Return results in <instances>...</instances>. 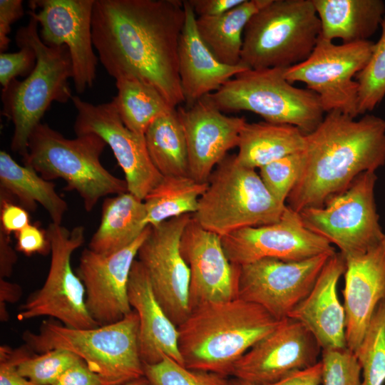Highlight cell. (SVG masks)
I'll return each mask as SVG.
<instances>
[{"instance_id": "obj_1", "label": "cell", "mask_w": 385, "mask_h": 385, "mask_svg": "<svg viewBox=\"0 0 385 385\" xmlns=\"http://www.w3.org/2000/svg\"><path fill=\"white\" fill-rule=\"evenodd\" d=\"M185 21L183 1L95 0L93 46L111 76L149 83L176 108L184 102L178 47Z\"/></svg>"}, {"instance_id": "obj_32", "label": "cell", "mask_w": 385, "mask_h": 385, "mask_svg": "<svg viewBox=\"0 0 385 385\" xmlns=\"http://www.w3.org/2000/svg\"><path fill=\"white\" fill-rule=\"evenodd\" d=\"M207 185L190 175L163 176L143 200L148 225L155 227L174 217L194 215Z\"/></svg>"}, {"instance_id": "obj_14", "label": "cell", "mask_w": 385, "mask_h": 385, "mask_svg": "<svg viewBox=\"0 0 385 385\" xmlns=\"http://www.w3.org/2000/svg\"><path fill=\"white\" fill-rule=\"evenodd\" d=\"M192 216L184 215L155 227L150 226L137 255L155 297L178 327L190 313V271L180 245L183 231Z\"/></svg>"}, {"instance_id": "obj_16", "label": "cell", "mask_w": 385, "mask_h": 385, "mask_svg": "<svg viewBox=\"0 0 385 385\" xmlns=\"http://www.w3.org/2000/svg\"><path fill=\"white\" fill-rule=\"evenodd\" d=\"M95 0L30 1L29 16L41 29V41L48 46H65L73 67V81L78 94L92 87L98 57L94 53L92 18Z\"/></svg>"}, {"instance_id": "obj_42", "label": "cell", "mask_w": 385, "mask_h": 385, "mask_svg": "<svg viewBox=\"0 0 385 385\" xmlns=\"http://www.w3.org/2000/svg\"><path fill=\"white\" fill-rule=\"evenodd\" d=\"M30 224L28 210L6 197H0V229L10 235Z\"/></svg>"}, {"instance_id": "obj_28", "label": "cell", "mask_w": 385, "mask_h": 385, "mask_svg": "<svg viewBox=\"0 0 385 385\" xmlns=\"http://www.w3.org/2000/svg\"><path fill=\"white\" fill-rule=\"evenodd\" d=\"M52 181L43 179L33 168L21 165L6 151L0 152V197L13 198L28 211L40 204L53 223L61 225L67 202L56 191Z\"/></svg>"}, {"instance_id": "obj_10", "label": "cell", "mask_w": 385, "mask_h": 385, "mask_svg": "<svg viewBox=\"0 0 385 385\" xmlns=\"http://www.w3.org/2000/svg\"><path fill=\"white\" fill-rule=\"evenodd\" d=\"M377 179L376 172H364L323 207L302 210L299 213L304 226L335 245L344 257L364 254L379 245L385 233L375 200Z\"/></svg>"}, {"instance_id": "obj_21", "label": "cell", "mask_w": 385, "mask_h": 385, "mask_svg": "<svg viewBox=\"0 0 385 385\" xmlns=\"http://www.w3.org/2000/svg\"><path fill=\"white\" fill-rule=\"evenodd\" d=\"M177 111L186 138L189 175L207 183L227 152L237 147L246 119L226 115L208 96L190 107L180 106Z\"/></svg>"}, {"instance_id": "obj_27", "label": "cell", "mask_w": 385, "mask_h": 385, "mask_svg": "<svg viewBox=\"0 0 385 385\" xmlns=\"http://www.w3.org/2000/svg\"><path fill=\"white\" fill-rule=\"evenodd\" d=\"M148 226L143 200L128 191L107 197L88 248L101 255L112 254L133 242Z\"/></svg>"}, {"instance_id": "obj_15", "label": "cell", "mask_w": 385, "mask_h": 385, "mask_svg": "<svg viewBox=\"0 0 385 385\" xmlns=\"http://www.w3.org/2000/svg\"><path fill=\"white\" fill-rule=\"evenodd\" d=\"M221 241L227 258L236 265L267 258L300 261L337 252L328 240L307 229L299 213L287 205L277 222L235 231L221 237Z\"/></svg>"}, {"instance_id": "obj_41", "label": "cell", "mask_w": 385, "mask_h": 385, "mask_svg": "<svg viewBox=\"0 0 385 385\" xmlns=\"http://www.w3.org/2000/svg\"><path fill=\"white\" fill-rule=\"evenodd\" d=\"M15 235L16 250L27 256L36 253L46 255L51 252L46 230H42L36 225H29L16 232Z\"/></svg>"}, {"instance_id": "obj_46", "label": "cell", "mask_w": 385, "mask_h": 385, "mask_svg": "<svg viewBox=\"0 0 385 385\" xmlns=\"http://www.w3.org/2000/svg\"><path fill=\"white\" fill-rule=\"evenodd\" d=\"M245 0H188L197 17H210L223 14Z\"/></svg>"}, {"instance_id": "obj_13", "label": "cell", "mask_w": 385, "mask_h": 385, "mask_svg": "<svg viewBox=\"0 0 385 385\" xmlns=\"http://www.w3.org/2000/svg\"><path fill=\"white\" fill-rule=\"evenodd\" d=\"M333 255L300 261L267 258L238 265L237 298L262 307L279 320L285 319L312 290Z\"/></svg>"}, {"instance_id": "obj_18", "label": "cell", "mask_w": 385, "mask_h": 385, "mask_svg": "<svg viewBox=\"0 0 385 385\" xmlns=\"http://www.w3.org/2000/svg\"><path fill=\"white\" fill-rule=\"evenodd\" d=\"M322 350L304 325L287 318L236 362L231 376L249 385H267L314 366Z\"/></svg>"}, {"instance_id": "obj_35", "label": "cell", "mask_w": 385, "mask_h": 385, "mask_svg": "<svg viewBox=\"0 0 385 385\" xmlns=\"http://www.w3.org/2000/svg\"><path fill=\"white\" fill-rule=\"evenodd\" d=\"M23 346L14 350L17 371L38 385H53L67 369L82 359L68 350L56 349L39 354Z\"/></svg>"}, {"instance_id": "obj_36", "label": "cell", "mask_w": 385, "mask_h": 385, "mask_svg": "<svg viewBox=\"0 0 385 385\" xmlns=\"http://www.w3.org/2000/svg\"><path fill=\"white\" fill-rule=\"evenodd\" d=\"M380 28L381 35L374 44L369 60L356 76L359 115L374 111L385 97V14Z\"/></svg>"}, {"instance_id": "obj_47", "label": "cell", "mask_w": 385, "mask_h": 385, "mask_svg": "<svg viewBox=\"0 0 385 385\" xmlns=\"http://www.w3.org/2000/svg\"><path fill=\"white\" fill-rule=\"evenodd\" d=\"M322 379V364L319 361L309 368L294 372L267 385H319Z\"/></svg>"}, {"instance_id": "obj_38", "label": "cell", "mask_w": 385, "mask_h": 385, "mask_svg": "<svg viewBox=\"0 0 385 385\" xmlns=\"http://www.w3.org/2000/svg\"><path fill=\"white\" fill-rule=\"evenodd\" d=\"M303 151L288 155L260 168L265 185L279 202L286 204L303 169Z\"/></svg>"}, {"instance_id": "obj_23", "label": "cell", "mask_w": 385, "mask_h": 385, "mask_svg": "<svg viewBox=\"0 0 385 385\" xmlns=\"http://www.w3.org/2000/svg\"><path fill=\"white\" fill-rule=\"evenodd\" d=\"M345 270L344 257L340 252L334 253L312 290L288 317L304 325L322 349L346 347L345 311L337 294V284Z\"/></svg>"}, {"instance_id": "obj_3", "label": "cell", "mask_w": 385, "mask_h": 385, "mask_svg": "<svg viewBox=\"0 0 385 385\" xmlns=\"http://www.w3.org/2000/svg\"><path fill=\"white\" fill-rule=\"evenodd\" d=\"M283 320L239 298L198 306L178 327L184 365L190 369L231 376L236 362Z\"/></svg>"}, {"instance_id": "obj_44", "label": "cell", "mask_w": 385, "mask_h": 385, "mask_svg": "<svg viewBox=\"0 0 385 385\" xmlns=\"http://www.w3.org/2000/svg\"><path fill=\"white\" fill-rule=\"evenodd\" d=\"M0 385H38L19 374L14 349L6 346L0 347Z\"/></svg>"}, {"instance_id": "obj_11", "label": "cell", "mask_w": 385, "mask_h": 385, "mask_svg": "<svg viewBox=\"0 0 385 385\" xmlns=\"http://www.w3.org/2000/svg\"><path fill=\"white\" fill-rule=\"evenodd\" d=\"M46 230L51 247L48 273L43 287L21 305L18 319L49 316L71 328L99 327L88 312L85 287L71 267L73 252L85 241L84 227L78 225L70 230L51 222Z\"/></svg>"}, {"instance_id": "obj_43", "label": "cell", "mask_w": 385, "mask_h": 385, "mask_svg": "<svg viewBox=\"0 0 385 385\" xmlns=\"http://www.w3.org/2000/svg\"><path fill=\"white\" fill-rule=\"evenodd\" d=\"M24 15L21 0L0 1V51L4 53L11 42L9 34L11 24Z\"/></svg>"}, {"instance_id": "obj_37", "label": "cell", "mask_w": 385, "mask_h": 385, "mask_svg": "<svg viewBox=\"0 0 385 385\" xmlns=\"http://www.w3.org/2000/svg\"><path fill=\"white\" fill-rule=\"evenodd\" d=\"M144 376L150 385H228L226 376L190 369L174 359L163 356L154 364H143Z\"/></svg>"}, {"instance_id": "obj_8", "label": "cell", "mask_w": 385, "mask_h": 385, "mask_svg": "<svg viewBox=\"0 0 385 385\" xmlns=\"http://www.w3.org/2000/svg\"><path fill=\"white\" fill-rule=\"evenodd\" d=\"M320 34L312 0H269L246 25L240 64L288 68L308 58Z\"/></svg>"}, {"instance_id": "obj_6", "label": "cell", "mask_w": 385, "mask_h": 385, "mask_svg": "<svg viewBox=\"0 0 385 385\" xmlns=\"http://www.w3.org/2000/svg\"><path fill=\"white\" fill-rule=\"evenodd\" d=\"M106 145L94 133L70 139L40 123L30 135L23 162L46 180L63 179L65 189L77 192L86 211L91 212L101 197L128 192L125 180L111 174L100 160Z\"/></svg>"}, {"instance_id": "obj_24", "label": "cell", "mask_w": 385, "mask_h": 385, "mask_svg": "<svg viewBox=\"0 0 385 385\" xmlns=\"http://www.w3.org/2000/svg\"><path fill=\"white\" fill-rule=\"evenodd\" d=\"M128 295L130 305L139 317L138 348L143 364L158 363L167 356L184 365L178 347V327L158 302L147 272L137 258L130 270Z\"/></svg>"}, {"instance_id": "obj_26", "label": "cell", "mask_w": 385, "mask_h": 385, "mask_svg": "<svg viewBox=\"0 0 385 385\" xmlns=\"http://www.w3.org/2000/svg\"><path fill=\"white\" fill-rule=\"evenodd\" d=\"M320 21V36L342 43L369 41L385 14L382 0H312Z\"/></svg>"}, {"instance_id": "obj_51", "label": "cell", "mask_w": 385, "mask_h": 385, "mask_svg": "<svg viewBox=\"0 0 385 385\" xmlns=\"http://www.w3.org/2000/svg\"><path fill=\"white\" fill-rule=\"evenodd\" d=\"M228 385H249V384L239 379L233 378L232 379L229 380Z\"/></svg>"}, {"instance_id": "obj_31", "label": "cell", "mask_w": 385, "mask_h": 385, "mask_svg": "<svg viewBox=\"0 0 385 385\" xmlns=\"http://www.w3.org/2000/svg\"><path fill=\"white\" fill-rule=\"evenodd\" d=\"M115 86L117 94L111 103L123 124L139 135L144 136L156 118L174 109L154 86L144 81L120 78Z\"/></svg>"}, {"instance_id": "obj_20", "label": "cell", "mask_w": 385, "mask_h": 385, "mask_svg": "<svg viewBox=\"0 0 385 385\" xmlns=\"http://www.w3.org/2000/svg\"><path fill=\"white\" fill-rule=\"evenodd\" d=\"M180 252L190 271V308L237 298L238 265L230 262L221 237L192 217L180 240Z\"/></svg>"}, {"instance_id": "obj_25", "label": "cell", "mask_w": 385, "mask_h": 385, "mask_svg": "<svg viewBox=\"0 0 385 385\" xmlns=\"http://www.w3.org/2000/svg\"><path fill=\"white\" fill-rule=\"evenodd\" d=\"M183 4L185 21L178 47V72L184 102L190 107L249 68L220 62L200 38L197 16L188 1H183Z\"/></svg>"}, {"instance_id": "obj_17", "label": "cell", "mask_w": 385, "mask_h": 385, "mask_svg": "<svg viewBox=\"0 0 385 385\" xmlns=\"http://www.w3.org/2000/svg\"><path fill=\"white\" fill-rule=\"evenodd\" d=\"M71 101L77 112L73 127L76 135L94 133L101 137L123 171L128 191L143 200L163 178L150 158L144 136L123 124L111 101L93 104L78 96Z\"/></svg>"}, {"instance_id": "obj_2", "label": "cell", "mask_w": 385, "mask_h": 385, "mask_svg": "<svg viewBox=\"0 0 385 385\" xmlns=\"http://www.w3.org/2000/svg\"><path fill=\"white\" fill-rule=\"evenodd\" d=\"M304 162L287 206L297 212L322 207L361 173L385 165V120L366 113L356 120L339 111L326 113L305 135Z\"/></svg>"}, {"instance_id": "obj_34", "label": "cell", "mask_w": 385, "mask_h": 385, "mask_svg": "<svg viewBox=\"0 0 385 385\" xmlns=\"http://www.w3.org/2000/svg\"><path fill=\"white\" fill-rule=\"evenodd\" d=\"M361 366V385L385 381V299L377 305L365 334L354 351Z\"/></svg>"}, {"instance_id": "obj_33", "label": "cell", "mask_w": 385, "mask_h": 385, "mask_svg": "<svg viewBox=\"0 0 385 385\" xmlns=\"http://www.w3.org/2000/svg\"><path fill=\"white\" fill-rule=\"evenodd\" d=\"M144 138L150 158L163 176L189 175L186 138L176 108L156 118Z\"/></svg>"}, {"instance_id": "obj_29", "label": "cell", "mask_w": 385, "mask_h": 385, "mask_svg": "<svg viewBox=\"0 0 385 385\" xmlns=\"http://www.w3.org/2000/svg\"><path fill=\"white\" fill-rule=\"evenodd\" d=\"M305 135L292 125L265 120L246 122L240 134L237 161L247 168H260L284 156L303 151Z\"/></svg>"}, {"instance_id": "obj_45", "label": "cell", "mask_w": 385, "mask_h": 385, "mask_svg": "<svg viewBox=\"0 0 385 385\" xmlns=\"http://www.w3.org/2000/svg\"><path fill=\"white\" fill-rule=\"evenodd\" d=\"M53 385H104L82 359L67 369Z\"/></svg>"}, {"instance_id": "obj_49", "label": "cell", "mask_w": 385, "mask_h": 385, "mask_svg": "<svg viewBox=\"0 0 385 385\" xmlns=\"http://www.w3.org/2000/svg\"><path fill=\"white\" fill-rule=\"evenodd\" d=\"M22 295L21 287L0 278V304L16 302Z\"/></svg>"}, {"instance_id": "obj_7", "label": "cell", "mask_w": 385, "mask_h": 385, "mask_svg": "<svg viewBox=\"0 0 385 385\" xmlns=\"http://www.w3.org/2000/svg\"><path fill=\"white\" fill-rule=\"evenodd\" d=\"M193 219L220 237L277 222L287 205L270 192L255 169L227 155L212 171Z\"/></svg>"}, {"instance_id": "obj_30", "label": "cell", "mask_w": 385, "mask_h": 385, "mask_svg": "<svg viewBox=\"0 0 385 385\" xmlns=\"http://www.w3.org/2000/svg\"><path fill=\"white\" fill-rule=\"evenodd\" d=\"M269 0H245L229 11L217 16L197 17V33L222 63L238 66L241 61L243 34L251 17Z\"/></svg>"}, {"instance_id": "obj_40", "label": "cell", "mask_w": 385, "mask_h": 385, "mask_svg": "<svg viewBox=\"0 0 385 385\" xmlns=\"http://www.w3.org/2000/svg\"><path fill=\"white\" fill-rule=\"evenodd\" d=\"M19 51L0 54V83L3 88L18 76L27 77L36 63L34 51L26 44H18Z\"/></svg>"}, {"instance_id": "obj_52", "label": "cell", "mask_w": 385, "mask_h": 385, "mask_svg": "<svg viewBox=\"0 0 385 385\" xmlns=\"http://www.w3.org/2000/svg\"><path fill=\"white\" fill-rule=\"evenodd\" d=\"M384 245H385V237H384Z\"/></svg>"}, {"instance_id": "obj_22", "label": "cell", "mask_w": 385, "mask_h": 385, "mask_svg": "<svg viewBox=\"0 0 385 385\" xmlns=\"http://www.w3.org/2000/svg\"><path fill=\"white\" fill-rule=\"evenodd\" d=\"M344 308L346 347L361 343L379 303L385 299V245L383 242L361 255L344 257Z\"/></svg>"}, {"instance_id": "obj_50", "label": "cell", "mask_w": 385, "mask_h": 385, "mask_svg": "<svg viewBox=\"0 0 385 385\" xmlns=\"http://www.w3.org/2000/svg\"><path fill=\"white\" fill-rule=\"evenodd\" d=\"M120 385H150L145 376L130 380Z\"/></svg>"}, {"instance_id": "obj_5", "label": "cell", "mask_w": 385, "mask_h": 385, "mask_svg": "<svg viewBox=\"0 0 385 385\" xmlns=\"http://www.w3.org/2000/svg\"><path fill=\"white\" fill-rule=\"evenodd\" d=\"M139 317L132 310L123 319L93 329H74L44 320L38 333L26 331V346L37 353L61 349L83 359L104 385H120L144 376L138 348Z\"/></svg>"}, {"instance_id": "obj_9", "label": "cell", "mask_w": 385, "mask_h": 385, "mask_svg": "<svg viewBox=\"0 0 385 385\" xmlns=\"http://www.w3.org/2000/svg\"><path fill=\"white\" fill-rule=\"evenodd\" d=\"M285 69L249 68L207 96L222 112H252L265 121L292 125L308 134L326 113L316 93L286 79Z\"/></svg>"}, {"instance_id": "obj_48", "label": "cell", "mask_w": 385, "mask_h": 385, "mask_svg": "<svg viewBox=\"0 0 385 385\" xmlns=\"http://www.w3.org/2000/svg\"><path fill=\"white\" fill-rule=\"evenodd\" d=\"M16 261L17 255L9 235L0 229V278L5 279L11 275Z\"/></svg>"}, {"instance_id": "obj_12", "label": "cell", "mask_w": 385, "mask_h": 385, "mask_svg": "<svg viewBox=\"0 0 385 385\" xmlns=\"http://www.w3.org/2000/svg\"><path fill=\"white\" fill-rule=\"evenodd\" d=\"M374 44L370 40L336 44L320 36L308 58L286 68L284 76L292 84L304 83L316 93L325 113L339 111L356 118V76L368 63Z\"/></svg>"}, {"instance_id": "obj_4", "label": "cell", "mask_w": 385, "mask_h": 385, "mask_svg": "<svg viewBox=\"0 0 385 385\" xmlns=\"http://www.w3.org/2000/svg\"><path fill=\"white\" fill-rule=\"evenodd\" d=\"M38 23L30 16L27 25L16 34V44H26L34 51L36 63L24 80H12L2 88L1 113L14 125L11 150L24 159L28 154L29 139L51 104L71 100L68 83L73 67L66 46H48L41 39Z\"/></svg>"}, {"instance_id": "obj_19", "label": "cell", "mask_w": 385, "mask_h": 385, "mask_svg": "<svg viewBox=\"0 0 385 385\" xmlns=\"http://www.w3.org/2000/svg\"><path fill=\"white\" fill-rule=\"evenodd\" d=\"M150 226L128 246L110 255L85 248L76 274L86 289V304L92 319L104 326L123 319L132 310L128 295L130 270Z\"/></svg>"}, {"instance_id": "obj_39", "label": "cell", "mask_w": 385, "mask_h": 385, "mask_svg": "<svg viewBox=\"0 0 385 385\" xmlns=\"http://www.w3.org/2000/svg\"><path fill=\"white\" fill-rule=\"evenodd\" d=\"M323 385H361V370L355 353L347 347L322 350Z\"/></svg>"}]
</instances>
